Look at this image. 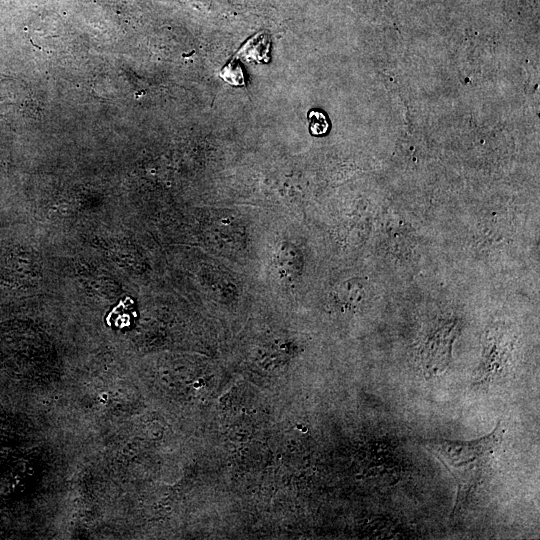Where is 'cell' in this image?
I'll use <instances>...</instances> for the list:
<instances>
[{
	"instance_id": "cell-1",
	"label": "cell",
	"mask_w": 540,
	"mask_h": 540,
	"mask_svg": "<svg viewBox=\"0 0 540 540\" xmlns=\"http://www.w3.org/2000/svg\"><path fill=\"white\" fill-rule=\"evenodd\" d=\"M504 434L505 426L498 421L489 434L469 441L415 439L443 464L456 482L457 494L451 513L452 521L456 520L469 505L471 496L486 475Z\"/></svg>"
},
{
	"instance_id": "cell-2",
	"label": "cell",
	"mask_w": 540,
	"mask_h": 540,
	"mask_svg": "<svg viewBox=\"0 0 540 540\" xmlns=\"http://www.w3.org/2000/svg\"><path fill=\"white\" fill-rule=\"evenodd\" d=\"M307 119L311 134L321 136L327 133L329 129V122L323 112L311 110L308 112Z\"/></svg>"
},
{
	"instance_id": "cell-3",
	"label": "cell",
	"mask_w": 540,
	"mask_h": 540,
	"mask_svg": "<svg viewBox=\"0 0 540 540\" xmlns=\"http://www.w3.org/2000/svg\"><path fill=\"white\" fill-rule=\"evenodd\" d=\"M221 78L232 85H244V77L240 67L232 59L220 72Z\"/></svg>"
}]
</instances>
